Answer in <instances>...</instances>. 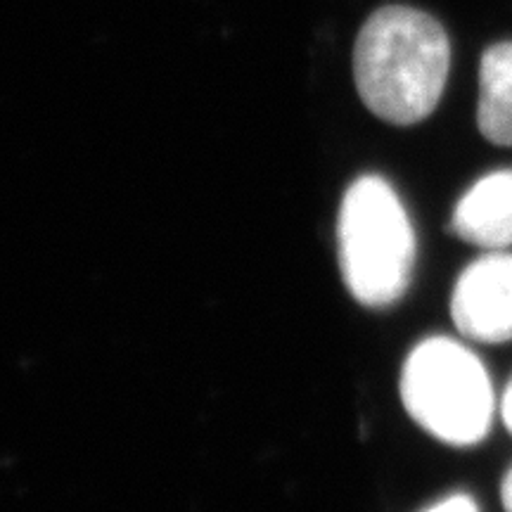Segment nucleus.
Masks as SVG:
<instances>
[{
    "label": "nucleus",
    "mask_w": 512,
    "mask_h": 512,
    "mask_svg": "<svg viewBox=\"0 0 512 512\" xmlns=\"http://www.w3.org/2000/svg\"><path fill=\"white\" fill-rule=\"evenodd\" d=\"M451 69L441 24L408 5L375 10L358 31L354 81L363 105L394 126L420 124L437 110Z\"/></svg>",
    "instance_id": "f257e3e1"
},
{
    "label": "nucleus",
    "mask_w": 512,
    "mask_h": 512,
    "mask_svg": "<svg viewBox=\"0 0 512 512\" xmlns=\"http://www.w3.org/2000/svg\"><path fill=\"white\" fill-rule=\"evenodd\" d=\"M337 254L344 285L358 304L384 309L413 283V221L387 178L366 174L344 192L337 219Z\"/></svg>",
    "instance_id": "f03ea898"
},
{
    "label": "nucleus",
    "mask_w": 512,
    "mask_h": 512,
    "mask_svg": "<svg viewBox=\"0 0 512 512\" xmlns=\"http://www.w3.org/2000/svg\"><path fill=\"white\" fill-rule=\"evenodd\" d=\"M401 401L415 425L453 448L482 444L498 418L494 380L463 337L415 344L401 368Z\"/></svg>",
    "instance_id": "7ed1b4c3"
},
{
    "label": "nucleus",
    "mask_w": 512,
    "mask_h": 512,
    "mask_svg": "<svg viewBox=\"0 0 512 512\" xmlns=\"http://www.w3.org/2000/svg\"><path fill=\"white\" fill-rule=\"evenodd\" d=\"M448 309L467 342H512V252H484L470 261L453 285Z\"/></svg>",
    "instance_id": "20e7f679"
},
{
    "label": "nucleus",
    "mask_w": 512,
    "mask_h": 512,
    "mask_svg": "<svg viewBox=\"0 0 512 512\" xmlns=\"http://www.w3.org/2000/svg\"><path fill=\"white\" fill-rule=\"evenodd\" d=\"M451 233L484 252L512 247V169H496L477 178L456 202Z\"/></svg>",
    "instance_id": "39448f33"
},
{
    "label": "nucleus",
    "mask_w": 512,
    "mask_h": 512,
    "mask_svg": "<svg viewBox=\"0 0 512 512\" xmlns=\"http://www.w3.org/2000/svg\"><path fill=\"white\" fill-rule=\"evenodd\" d=\"M477 126L489 143L512 147V41L484 50L479 64Z\"/></svg>",
    "instance_id": "423d86ee"
},
{
    "label": "nucleus",
    "mask_w": 512,
    "mask_h": 512,
    "mask_svg": "<svg viewBox=\"0 0 512 512\" xmlns=\"http://www.w3.org/2000/svg\"><path fill=\"white\" fill-rule=\"evenodd\" d=\"M422 512H479V505L475 498L467 494H451L437 503H432L430 508H425Z\"/></svg>",
    "instance_id": "0eeeda50"
},
{
    "label": "nucleus",
    "mask_w": 512,
    "mask_h": 512,
    "mask_svg": "<svg viewBox=\"0 0 512 512\" xmlns=\"http://www.w3.org/2000/svg\"><path fill=\"white\" fill-rule=\"evenodd\" d=\"M498 418H501L505 430L512 434V377L503 387V392L498 394Z\"/></svg>",
    "instance_id": "6e6552de"
},
{
    "label": "nucleus",
    "mask_w": 512,
    "mask_h": 512,
    "mask_svg": "<svg viewBox=\"0 0 512 512\" xmlns=\"http://www.w3.org/2000/svg\"><path fill=\"white\" fill-rule=\"evenodd\" d=\"M501 503L505 512H512V467L508 470V475L503 477L501 484Z\"/></svg>",
    "instance_id": "1a4fd4ad"
}]
</instances>
